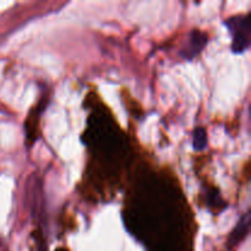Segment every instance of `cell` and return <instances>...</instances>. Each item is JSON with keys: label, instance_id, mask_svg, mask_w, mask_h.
Returning a JSON list of instances; mask_svg holds the SVG:
<instances>
[{"label": "cell", "instance_id": "obj_1", "mask_svg": "<svg viewBox=\"0 0 251 251\" xmlns=\"http://www.w3.org/2000/svg\"><path fill=\"white\" fill-rule=\"evenodd\" d=\"M226 27L232 36L230 50L234 54H243L249 49L251 42L250 15H235L225 21Z\"/></svg>", "mask_w": 251, "mask_h": 251}, {"label": "cell", "instance_id": "obj_2", "mask_svg": "<svg viewBox=\"0 0 251 251\" xmlns=\"http://www.w3.org/2000/svg\"><path fill=\"white\" fill-rule=\"evenodd\" d=\"M208 42V36L205 32L200 31V29L195 28L190 32V37H189V42L186 44L185 49L181 51V56L186 60H191L195 56H198L203 48L206 47Z\"/></svg>", "mask_w": 251, "mask_h": 251}, {"label": "cell", "instance_id": "obj_3", "mask_svg": "<svg viewBox=\"0 0 251 251\" xmlns=\"http://www.w3.org/2000/svg\"><path fill=\"white\" fill-rule=\"evenodd\" d=\"M250 229V213L247 212L244 216H242L239 220V222L235 225V227L233 228V230L230 232L229 237L227 239V245L228 248H234L239 244L240 242L247 238V235L249 234Z\"/></svg>", "mask_w": 251, "mask_h": 251}, {"label": "cell", "instance_id": "obj_4", "mask_svg": "<svg viewBox=\"0 0 251 251\" xmlns=\"http://www.w3.org/2000/svg\"><path fill=\"white\" fill-rule=\"evenodd\" d=\"M193 146L196 151H202L207 146V132L203 126H198L193 131Z\"/></svg>", "mask_w": 251, "mask_h": 251}, {"label": "cell", "instance_id": "obj_5", "mask_svg": "<svg viewBox=\"0 0 251 251\" xmlns=\"http://www.w3.org/2000/svg\"><path fill=\"white\" fill-rule=\"evenodd\" d=\"M56 251H68L66 249H59V250H56Z\"/></svg>", "mask_w": 251, "mask_h": 251}]
</instances>
